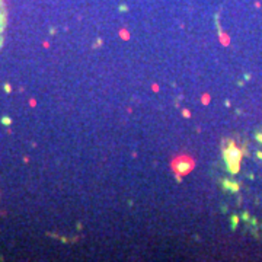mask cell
Wrapping results in <instances>:
<instances>
[{"instance_id": "6da1fadb", "label": "cell", "mask_w": 262, "mask_h": 262, "mask_svg": "<svg viewBox=\"0 0 262 262\" xmlns=\"http://www.w3.org/2000/svg\"><path fill=\"white\" fill-rule=\"evenodd\" d=\"M223 159L226 162L227 170L231 175H236L240 170V162L243 159V150L239 149L234 141H229V144L223 149Z\"/></svg>"}, {"instance_id": "7a4b0ae2", "label": "cell", "mask_w": 262, "mask_h": 262, "mask_svg": "<svg viewBox=\"0 0 262 262\" xmlns=\"http://www.w3.org/2000/svg\"><path fill=\"white\" fill-rule=\"evenodd\" d=\"M172 167H173L176 176H185L194 167V162L189 157H179V159H176L173 162Z\"/></svg>"}, {"instance_id": "3957f363", "label": "cell", "mask_w": 262, "mask_h": 262, "mask_svg": "<svg viewBox=\"0 0 262 262\" xmlns=\"http://www.w3.org/2000/svg\"><path fill=\"white\" fill-rule=\"evenodd\" d=\"M4 28H6V12H4L3 1L0 0V47H1V42H3V32H4Z\"/></svg>"}, {"instance_id": "277c9868", "label": "cell", "mask_w": 262, "mask_h": 262, "mask_svg": "<svg viewBox=\"0 0 262 262\" xmlns=\"http://www.w3.org/2000/svg\"><path fill=\"white\" fill-rule=\"evenodd\" d=\"M221 184H223V188L227 189V191H231V192H237L239 191V184L237 182H231L229 179H223Z\"/></svg>"}, {"instance_id": "5b68a950", "label": "cell", "mask_w": 262, "mask_h": 262, "mask_svg": "<svg viewBox=\"0 0 262 262\" xmlns=\"http://www.w3.org/2000/svg\"><path fill=\"white\" fill-rule=\"evenodd\" d=\"M230 221H231V229L234 230L236 227H237V223H239V217H237V216H231V220H230Z\"/></svg>"}, {"instance_id": "8992f818", "label": "cell", "mask_w": 262, "mask_h": 262, "mask_svg": "<svg viewBox=\"0 0 262 262\" xmlns=\"http://www.w3.org/2000/svg\"><path fill=\"white\" fill-rule=\"evenodd\" d=\"M240 218L246 221V220H249V218H251V216H249V213H246V211H245V213H242V214H240Z\"/></svg>"}, {"instance_id": "52a82bcc", "label": "cell", "mask_w": 262, "mask_h": 262, "mask_svg": "<svg viewBox=\"0 0 262 262\" xmlns=\"http://www.w3.org/2000/svg\"><path fill=\"white\" fill-rule=\"evenodd\" d=\"M255 138H256V140H258V141H259V143L262 144V132L256 131V132H255Z\"/></svg>"}, {"instance_id": "ba28073f", "label": "cell", "mask_w": 262, "mask_h": 262, "mask_svg": "<svg viewBox=\"0 0 262 262\" xmlns=\"http://www.w3.org/2000/svg\"><path fill=\"white\" fill-rule=\"evenodd\" d=\"M100 44H102V39H100V38H98V41H96V44H95L93 47L96 48V47H98V45H100Z\"/></svg>"}, {"instance_id": "9c48e42d", "label": "cell", "mask_w": 262, "mask_h": 262, "mask_svg": "<svg viewBox=\"0 0 262 262\" xmlns=\"http://www.w3.org/2000/svg\"><path fill=\"white\" fill-rule=\"evenodd\" d=\"M256 156H258V159L262 160V152H256Z\"/></svg>"}]
</instances>
